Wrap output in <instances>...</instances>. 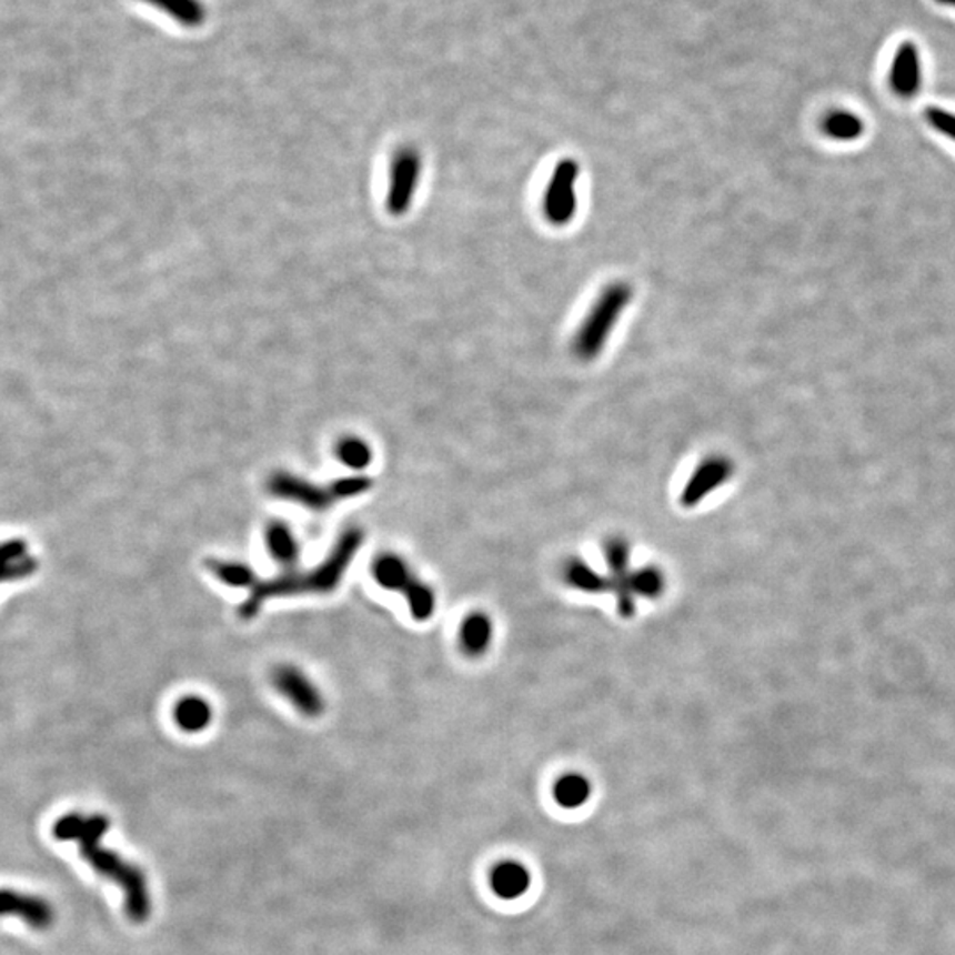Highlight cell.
I'll use <instances>...</instances> for the list:
<instances>
[{
    "label": "cell",
    "instance_id": "cell-1",
    "mask_svg": "<svg viewBox=\"0 0 955 955\" xmlns=\"http://www.w3.org/2000/svg\"><path fill=\"white\" fill-rule=\"evenodd\" d=\"M109 830L110 820L104 814L83 816L80 812H70L56 821L52 834L62 843L79 844L80 855L96 873L121 888L128 918L142 924L152 912L148 877L142 873V868L109 847L101 846V838L109 834Z\"/></svg>",
    "mask_w": 955,
    "mask_h": 955
},
{
    "label": "cell",
    "instance_id": "cell-2",
    "mask_svg": "<svg viewBox=\"0 0 955 955\" xmlns=\"http://www.w3.org/2000/svg\"><path fill=\"white\" fill-rule=\"evenodd\" d=\"M365 534L358 527L343 531L339 540L334 542L333 549L326 560L315 569L304 572H289L279 577L268 581H257L255 586L250 590V595L241 605V617L252 620L259 614L262 605L271 599H285V596L300 595H326L336 590L343 575L348 572L358 551L363 545Z\"/></svg>",
    "mask_w": 955,
    "mask_h": 955
},
{
    "label": "cell",
    "instance_id": "cell-3",
    "mask_svg": "<svg viewBox=\"0 0 955 955\" xmlns=\"http://www.w3.org/2000/svg\"><path fill=\"white\" fill-rule=\"evenodd\" d=\"M634 286L617 280L602 289L599 298L591 304L572 340L573 356L591 363L605 351L609 340L634 301Z\"/></svg>",
    "mask_w": 955,
    "mask_h": 955
},
{
    "label": "cell",
    "instance_id": "cell-4",
    "mask_svg": "<svg viewBox=\"0 0 955 955\" xmlns=\"http://www.w3.org/2000/svg\"><path fill=\"white\" fill-rule=\"evenodd\" d=\"M579 181L581 163L575 158L557 161L542 197V213L549 225L563 229L573 223L579 213Z\"/></svg>",
    "mask_w": 955,
    "mask_h": 955
},
{
    "label": "cell",
    "instance_id": "cell-5",
    "mask_svg": "<svg viewBox=\"0 0 955 955\" xmlns=\"http://www.w3.org/2000/svg\"><path fill=\"white\" fill-rule=\"evenodd\" d=\"M422 167V154L411 145L400 149L393 157L386 197V209L391 217H402L413 204Z\"/></svg>",
    "mask_w": 955,
    "mask_h": 955
},
{
    "label": "cell",
    "instance_id": "cell-6",
    "mask_svg": "<svg viewBox=\"0 0 955 955\" xmlns=\"http://www.w3.org/2000/svg\"><path fill=\"white\" fill-rule=\"evenodd\" d=\"M268 489L274 497L301 504L304 509L315 510V512L330 509L340 501L334 483L328 486L315 485L291 473H274L270 478Z\"/></svg>",
    "mask_w": 955,
    "mask_h": 955
},
{
    "label": "cell",
    "instance_id": "cell-7",
    "mask_svg": "<svg viewBox=\"0 0 955 955\" xmlns=\"http://www.w3.org/2000/svg\"><path fill=\"white\" fill-rule=\"evenodd\" d=\"M273 686L298 712L304 716H319L324 712V695L318 685L301 668L294 665H280L274 668Z\"/></svg>",
    "mask_w": 955,
    "mask_h": 955
},
{
    "label": "cell",
    "instance_id": "cell-8",
    "mask_svg": "<svg viewBox=\"0 0 955 955\" xmlns=\"http://www.w3.org/2000/svg\"><path fill=\"white\" fill-rule=\"evenodd\" d=\"M734 474V464L730 456L710 455L695 468L682 491L680 503L686 509H694L703 503L710 494L718 491L730 482Z\"/></svg>",
    "mask_w": 955,
    "mask_h": 955
},
{
    "label": "cell",
    "instance_id": "cell-9",
    "mask_svg": "<svg viewBox=\"0 0 955 955\" xmlns=\"http://www.w3.org/2000/svg\"><path fill=\"white\" fill-rule=\"evenodd\" d=\"M605 560H607L609 584L611 593L616 596V607L623 617H634L635 599L634 591L630 587V545L626 540L611 539L605 542Z\"/></svg>",
    "mask_w": 955,
    "mask_h": 955
},
{
    "label": "cell",
    "instance_id": "cell-10",
    "mask_svg": "<svg viewBox=\"0 0 955 955\" xmlns=\"http://www.w3.org/2000/svg\"><path fill=\"white\" fill-rule=\"evenodd\" d=\"M2 916H14L31 929L47 931L56 922V909L41 895L0 888V918Z\"/></svg>",
    "mask_w": 955,
    "mask_h": 955
},
{
    "label": "cell",
    "instance_id": "cell-11",
    "mask_svg": "<svg viewBox=\"0 0 955 955\" xmlns=\"http://www.w3.org/2000/svg\"><path fill=\"white\" fill-rule=\"evenodd\" d=\"M921 86V53H918L915 43L906 41L895 50L891 70V88L903 100H909V98H915L918 94Z\"/></svg>",
    "mask_w": 955,
    "mask_h": 955
},
{
    "label": "cell",
    "instance_id": "cell-12",
    "mask_svg": "<svg viewBox=\"0 0 955 955\" xmlns=\"http://www.w3.org/2000/svg\"><path fill=\"white\" fill-rule=\"evenodd\" d=\"M492 891L500 895L501 899H519L530 888L531 877L524 865L515 862L497 865L491 877Z\"/></svg>",
    "mask_w": 955,
    "mask_h": 955
},
{
    "label": "cell",
    "instance_id": "cell-13",
    "mask_svg": "<svg viewBox=\"0 0 955 955\" xmlns=\"http://www.w3.org/2000/svg\"><path fill=\"white\" fill-rule=\"evenodd\" d=\"M492 637H494V625L486 614L473 613L462 621L461 646L468 655H483L491 646Z\"/></svg>",
    "mask_w": 955,
    "mask_h": 955
},
{
    "label": "cell",
    "instance_id": "cell-14",
    "mask_svg": "<svg viewBox=\"0 0 955 955\" xmlns=\"http://www.w3.org/2000/svg\"><path fill=\"white\" fill-rule=\"evenodd\" d=\"M142 2L165 13L175 23L187 29L204 26L208 18V9L200 0H142Z\"/></svg>",
    "mask_w": 955,
    "mask_h": 955
},
{
    "label": "cell",
    "instance_id": "cell-15",
    "mask_svg": "<svg viewBox=\"0 0 955 955\" xmlns=\"http://www.w3.org/2000/svg\"><path fill=\"white\" fill-rule=\"evenodd\" d=\"M174 721L184 733H200L213 721V710L199 695H187L175 704Z\"/></svg>",
    "mask_w": 955,
    "mask_h": 955
},
{
    "label": "cell",
    "instance_id": "cell-16",
    "mask_svg": "<svg viewBox=\"0 0 955 955\" xmlns=\"http://www.w3.org/2000/svg\"><path fill=\"white\" fill-rule=\"evenodd\" d=\"M563 577H565L570 586L579 591H584V593H591V595L611 591L609 577L596 572L593 566L587 565V563L579 560V557H570L566 561L565 566H563Z\"/></svg>",
    "mask_w": 955,
    "mask_h": 955
},
{
    "label": "cell",
    "instance_id": "cell-17",
    "mask_svg": "<svg viewBox=\"0 0 955 955\" xmlns=\"http://www.w3.org/2000/svg\"><path fill=\"white\" fill-rule=\"evenodd\" d=\"M374 577L382 587L404 593L405 587L413 582L414 575L402 557L396 554H384L374 563Z\"/></svg>",
    "mask_w": 955,
    "mask_h": 955
},
{
    "label": "cell",
    "instance_id": "cell-18",
    "mask_svg": "<svg viewBox=\"0 0 955 955\" xmlns=\"http://www.w3.org/2000/svg\"><path fill=\"white\" fill-rule=\"evenodd\" d=\"M265 542L270 549L271 556L282 565L292 566L300 556V543L295 540L289 525L283 522H273L265 531Z\"/></svg>",
    "mask_w": 955,
    "mask_h": 955
},
{
    "label": "cell",
    "instance_id": "cell-19",
    "mask_svg": "<svg viewBox=\"0 0 955 955\" xmlns=\"http://www.w3.org/2000/svg\"><path fill=\"white\" fill-rule=\"evenodd\" d=\"M823 133L838 142H852L864 135L865 124L855 113L835 110L823 119Z\"/></svg>",
    "mask_w": 955,
    "mask_h": 955
},
{
    "label": "cell",
    "instance_id": "cell-20",
    "mask_svg": "<svg viewBox=\"0 0 955 955\" xmlns=\"http://www.w3.org/2000/svg\"><path fill=\"white\" fill-rule=\"evenodd\" d=\"M591 796V782L579 773L563 775L554 786V798L565 808H579L586 804Z\"/></svg>",
    "mask_w": 955,
    "mask_h": 955
},
{
    "label": "cell",
    "instance_id": "cell-21",
    "mask_svg": "<svg viewBox=\"0 0 955 955\" xmlns=\"http://www.w3.org/2000/svg\"><path fill=\"white\" fill-rule=\"evenodd\" d=\"M209 570L213 572L214 577L220 579L223 584L231 587H250L255 586L257 577L253 570L239 561H209Z\"/></svg>",
    "mask_w": 955,
    "mask_h": 955
},
{
    "label": "cell",
    "instance_id": "cell-22",
    "mask_svg": "<svg viewBox=\"0 0 955 955\" xmlns=\"http://www.w3.org/2000/svg\"><path fill=\"white\" fill-rule=\"evenodd\" d=\"M405 600H408L409 611L413 614L414 620L426 621L435 611V593L432 586L426 582L414 577L413 582L405 587Z\"/></svg>",
    "mask_w": 955,
    "mask_h": 955
},
{
    "label": "cell",
    "instance_id": "cell-23",
    "mask_svg": "<svg viewBox=\"0 0 955 955\" xmlns=\"http://www.w3.org/2000/svg\"><path fill=\"white\" fill-rule=\"evenodd\" d=\"M630 587L634 591L635 596H646V599H656L664 593L665 577L661 570L655 566H644V569L632 570L630 572Z\"/></svg>",
    "mask_w": 955,
    "mask_h": 955
},
{
    "label": "cell",
    "instance_id": "cell-24",
    "mask_svg": "<svg viewBox=\"0 0 955 955\" xmlns=\"http://www.w3.org/2000/svg\"><path fill=\"white\" fill-rule=\"evenodd\" d=\"M336 455L343 465L354 471L365 470L372 461V450L369 444L358 438L342 439L336 446Z\"/></svg>",
    "mask_w": 955,
    "mask_h": 955
},
{
    "label": "cell",
    "instance_id": "cell-25",
    "mask_svg": "<svg viewBox=\"0 0 955 955\" xmlns=\"http://www.w3.org/2000/svg\"><path fill=\"white\" fill-rule=\"evenodd\" d=\"M925 121L929 122L933 130L955 142V113L939 109V107H931V109L925 110Z\"/></svg>",
    "mask_w": 955,
    "mask_h": 955
},
{
    "label": "cell",
    "instance_id": "cell-26",
    "mask_svg": "<svg viewBox=\"0 0 955 955\" xmlns=\"http://www.w3.org/2000/svg\"><path fill=\"white\" fill-rule=\"evenodd\" d=\"M938 4L947 6V8L955 9V0H936Z\"/></svg>",
    "mask_w": 955,
    "mask_h": 955
}]
</instances>
